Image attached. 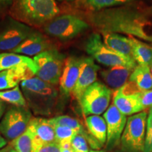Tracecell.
Here are the masks:
<instances>
[{"instance_id": "18", "label": "cell", "mask_w": 152, "mask_h": 152, "mask_svg": "<svg viewBox=\"0 0 152 152\" xmlns=\"http://www.w3.org/2000/svg\"><path fill=\"white\" fill-rule=\"evenodd\" d=\"M35 134V148L41 144L55 142L56 134L54 125L50 120L43 118H34L30 121Z\"/></svg>"}, {"instance_id": "25", "label": "cell", "mask_w": 152, "mask_h": 152, "mask_svg": "<svg viewBox=\"0 0 152 152\" xmlns=\"http://www.w3.org/2000/svg\"><path fill=\"white\" fill-rule=\"evenodd\" d=\"M0 99L14 106H28L24 95L19 86L11 90L0 91Z\"/></svg>"}, {"instance_id": "30", "label": "cell", "mask_w": 152, "mask_h": 152, "mask_svg": "<svg viewBox=\"0 0 152 152\" xmlns=\"http://www.w3.org/2000/svg\"><path fill=\"white\" fill-rule=\"evenodd\" d=\"M140 102L144 109L152 108V89L146 91H142L138 93Z\"/></svg>"}, {"instance_id": "33", "label": "cell", "mask_w": 152, "mask_h": 152, "mask_svg": "<svg viewBox=\"0 0 152 152\" xmlns=\"http://www.w3.org/2000/svg\"><path fill=\"white\" fill-rule=\"evenodd\" d=\"M14 0H0V7L4 8V7H9L12 5Z\"/></svg>"}, {"instance_id": "23", "label": "cell", "mask_w": 152, "mask_h": 152, "mask_svg": "<svg viewBox=\"0 0 152 152\" xmlns=\"http://www.w3.org/2000/svg\"><path fill=\"white\" fill-rule=\"evenodd\" d=\"M129 81L132 82L140 91L152 89V74L149 66L137 65L131 73Z\"/></svg>"}, {"instance_id": "2", "label": "cell", "mask_w": 152, "mask_h": 152, "mask_svg": "<svg viewBox=\"0 0 152 152\" xmlns=\"http://www.w3.org/2000/svg\"><path fill=\"white\" fill-rule=\"evenodd\" d=\"M59 8L55 0H14L11 17L28 26L40 27L58 16Z\"/></svg>"}, {"instance_id": "36", "label": "cell", "mask_w": 152, "mask_h": 152, "mask_svg": "<svg viewBox=\"0 0 152 152\" xmlns=\"http://www.w3.org/2000/svg\"><path fill=\"white\" fill-rule=\"evenodd\" d=\"M11 148H12V146H11V144H9V145L6 146V147H4L3 149H0V152H8Z\"/></svg>"}, {"instance_id": "21", "label": "cell", "mask_w": 152, "mask_h": 152, "mask_svg": "<svg viewBox=\"0 0 152 152\" xmlns=\"http://www.w3.org/2000/svg\"><path fill=\"white\" fill-rule=\"evenodd\" d=\"M130 37L132 47V57L138 65L151 66L152 64V47L137 38Z\"/></svg>"}, {"instance_id": "7", "label": "cell", "mask_w": 152, "mask_h": 152, "mask_svg": "<svg viewBox=\"0 0 152 152\" xmlns=\"http://www.w3.org/2000/svg\"><path fill=\"white\" fill-rule=\"evenodd\" d=\"M148 114L147 111L128 118L121 139L123 149L128 152H144Z\"/></svg>"}, {"instance_id": "1", "label": "cell", "mask_w": 152, "mask_h": 152, "mask_svg": "<svg viewBox=\"0 0 152 152\" xmlns=\"http://www.w3.org/2000/svg\"><path fill=\"white\" fill-rule=\"evenodd\" d=\"M149 11L135 5L121 6L94 11L92 24L101 33L125 34L152 43V20Z\"/></svg>"}, {"instance_id": "31", "label": "cell", "mask_w": 152, "mask_h": 152, "mask_svg": "<svg viewBox=\"0 0 152 152\" xmlns=\"http://www.w3.org/2000/svg\"><path fill=\"white\" fill-rule=\"evenodd\" d=\"M35 152H61V147L58 142L41 144L35 148Z\"/></svg>"}, {"instance_id": "6", "label": "cell", "mask_w": 152, "mask_h": 152, "mask_svg": "<svg viewBox=\"0 0 152 152\" xmlns=\"http://www.w3.org/2000/svg\"><path fill=\"white\" fill-rule=\"evenodd\" d=\"M33 60L36 77L55 86L59 83L66 61L64 54L52 49L34 56Z\"/></svg>"}, {"instance_id": "16", "label": "cell", "mask_w": 152, "mask_h": 152, "mask_svg": "<svg viewBox=\"0 0 152 152\" xmlns=\"http://www.w3.org/2000/svg\"><path fill=\"white\" fill-rule=\"evenodd\" d=\"M35 73L28 66H18L0 72V91L11 90L24 80L35 77Z\"/></svg>"}, {"instance_id": "14", "label": "cell", "mask_w": 152, "mask_h": 152, "mask_svg": "<svg viewBox=\"0 0 152 152\" xmlns=\"http://www.w3.org/2000/svg\"><path fill=\"white\" fill-rule=\"evenodd\" d=\"M52 49L51 44L43 34L34 30L33 33L11 52L26 56H35Z\"/></svg>"}, {"instance_id": "29", "label": "cell", "mask_w": 152, "mask_h": 152, "mask_svg": "<svg viewBox=\"0 0 152 152\" xmlns=\"http://www.w3.org/2000/svg\"><path fill=\"white\" fill-rule=\"evenodd\" d=\"M74 152H90L87 139L81 134H77L71 142Z\"/></svg>"}, {"instance_id": "12", "label": "cell", "mask_w": 152, "mask_h": 152, "mask_svg": "<svg viewBox=\"0 0 152 152\" xmlns=\"http://www.w3.org/2000/svg\"><path fill=\"white\" fill-rule=\"evenodd\" d=\"M99 71L100 67L95 64L92 57H83L78 79L72 92L75 99L78 102L80 101L85 91L96 81L97 73Z\"/></svg>"}, {"instance_id": "15", "label": "cell", "mask_w": 152, "mask_h": 152, "mask_svg": "<svg viewBox=\"0 0 152 152\" xmlns=\"http://www.w3.org/2000/svg\"><path fill=\"white\" fill-rule=\"evenodd\" d=\"M113 104L126 116L134 115L145 110L140 102L138 93L128 94L123 92L121 89L114 92Z\"/></svg>"}, {"instance_id": "20", "label": "cell", "mask_w": 152, "mask_h": 152, "mask_svg": "<svg viewBox=\"0 0 152 152\" xmlns=\"http://www.w3.org/2000/svg\"><path fill=\"white\" fill-rule=\"evenodd\" d=\"M18 66H28L35 75L36 66L33 58L14 52L0 54V72Z\"/></svg>"}, {"instance_id": "10", "label": "cell", "mask_w": 152, "mask_h": 152, "mask_svg": "<svg viewBox=\"0 0 152 152\" xmlns=\"http://www.w3.org/2000/svg\"><path fill=\"white\" fill-rule=\"evenodd\" d=\"M107 127V139L106 145L108 149H111L121 142V137L127 123V116L121 113L113 104H111L104 112Z\"/></svg>"}, {"instance_id": "32", "label": "cell", "mask_w": 152, "mask_h": 152, "mask_svg": "<svg viewBox=\"0 0 152 152\" xmlns=\"http://www.w3.org/2000/svg\"><path fill=\"white\" fill-rule=\"evenodd\" d=\"M61 152H74L71 146V142H65L59 144Z\"/></svg>"}, {"instance_id": "34", "label": "cell", "mask_w": 152, "mask_h": 152, "mask_svg": "<svg viewBox=\"0 0 152 152\" xmlns=\"http://www.w3.org/2000/svg\"><path fill=\"white\" fill-rule=\"evenodd\" d=\"M6 109V104L4 101L0 99V119L3 116Z\"/></svg>"}, {"instance_id": "24", "label": "cell", "mask_w": 152, "mask_h": 152, "mask_svg": "<svg viewBox=\"0 0 152 152\" xmlns=\"http://www.w3.org/2000/svg\"><path fill=\"white\" fill-rule=\"evenodd\" d=\"M10 144L18 152H35V134L33 125L30 123L26 130L12 140Z\"/></svg>"}, {"instance_id": "42", "label": "cell", "mask_w": 152, "mask_h": 152, "mask_svg": "<svg viewBox=\"0 0 152 152\" xmlns=\"http://www.w3.org/2000/svg\"><path fill=\"white\" fill-rule=\"evenodd\" d=\"M151 74H152V65L151 66Z\"/></svg>"}, {"instance_id": "26", "label": "cell", "mask_w": 152, "mask_h": 152, "mask_svg": "<svg viewBox=\"0 0 152 152\" xmlns=\"http://www.w3.org/2000/svg\"><path fill=\"white\" fill-rule=\"evenodd\" d=\"M87 8L94 11L120 7L130 2L128 0H83Z\"/></svg>"}, {"instance_id": "38", "label": "cell", "mask_w": 152, "mask_h": 152, "mask_svg": "<svg viewBox=\"0 0 152 152\" xmlns=\"http://www.w3.org/2000/svg\"><path fill=\"white\" fill-rule=\"evenodd\" d=\"M8 152H18V151H17L16 149H14V148L12 147V148H11V149L10 150H9V151Z\"/></svg>"}, {"instance_id": "28", "label": "cell", "mask_w": 152, "mask_h": 152, "mask_svg": "<svg viewBox=\"0 0 152 152\" xmlns=\"http://www.w3.org/2000/svg\"><path fill=\"white\" fill-rule=\"evenodd\" d=\"M144 152H152V108L150 109L147 116Z\"/></svg>"}, {"instance_id": "41", "label": "cell", "mask_w": 152, "mask_h": 152, "mask_svg": "<svg viewBox=\"0 0 152 152\" xmlns=\"http://www.w3.org/2000/svg\"><path fill=\"white\" fill-rule=\"evenodd\" d=\"M128 1H130H130H135V0H128Z\"/></svg>"}, {"instance_id": "3", "label": "cell", "mask_w": 152, "mask_h": 152, "mask_svg": "<svg viewBox=\"0 0 152 152\" xmlns=\"http://www.w3.org/2000/svg\"><path fill=\"white\" fill-rule=\"evenodd\" d=\"M20 88L27 106L34 113L49 115L52 113L58 98V91L55 85L35 76L22 81Z\"/></svg>"}, {"instance_id": "40", "label": "cell", "mask_w": 152, "mask_h": 152, "mask_svg": "<svg viewBox=\"0 0 152 152\" xmlns=\"http://www.w3.org/2000/svg\"><path fill=\"white\" fill-rule=\"evenodd\" d=\"M148 10H149V13H150V14H152V6H151V7H149V8L148 9Z\"/></svg>"}, {"instance_id": "17", "label": "cell", "mask_w": 152, "mask_h": 152, "mask_svg": "<svg viewBox=\"0 0 152 152\" xmlns=\"http://www.w3.org/2000/svg\"><path fill=\"white\" fill-rule=\"evenodd\" d=\"M133 70L124 66H113L100 71V75L110 89L117 90L128 83Z\"/></svg>"}, {"instance_id": "11", "label": "cell", "mask_w": 152, "mask_h": 152, "mask_svg": "<svg viewBox=\"0 0 152 152\" xmlns=\"http://www.w3.org/2000/svg\"><path fill=\"white\" fill-rule=\"evenodd\" d=\"M33 31L31 27L14 19L0 33V50L11 52Z\"/></svg>"}, {"instance_id": "5", "label": "cell", "mask_w": 152, "mask_h": 152, "mask_svg": "<svg viewBox=\"0 0 152 152\" xmlns=\"http://www.w3.org/2000/svg\"><path fill=\"white\" fill-rule=\"evenodd\" d=\"M90 25L80 17L74 14H63L43 26L47 35L60 41H68L84 33Z\"/></svg>"}, {"instance_id": "35", "label": "cell", "mask_w": 152, "mask_h": 152, "mask_svg": "<svg viewBox=\"0 0 152 152\" xmlns=\"http://www.w3.org/2000/svg\"><path fill=\"white\" fill-rule=\"evenodd\" d=\"M6 146H7V139H5L2 135L0 134V149H3Z\"/></svg>"}, {"instance_id": "22", "label": "cell", "mask_w": 152, "mask_h": 152, "mask_svg": "<svg viewBox=\"0 0 152 152\" xmlns=\"http://www.w3.org/2000/svg\"><path fill=\"white\" fill-rule=\"evenodd\" d=\"M88 132L102 145L106 144L107 139V127L104 117L100 115H89L85 119Z\"/></svg>"}, {"instance_id": "8", "label": "cell", "mask_w": 152, "mask_h": 152, "mask_svg": "<svg viewBox=\"0 0 152 152\" xmlns=\"http://www.w3.org/2000/svg\"><path fill=\"white\" fill-rule=\"evenodd\" d=\"M112 90L107 85L96 81L83 94L79 102L85 115H99L109 107Z\"/></svg>"}, {"instance_id": "13", "label": "cell", "mask_w": 152, "mask_h": 152, "mask_svg": "<svg viewBox=\"0 0 152 152\" xmlns=\"http://www.w3.org/2000/svg\"><path fill=\"white\" fill-rule=\"evenodd\" d=\"M83 61V57L72 56L66 58L59 81L60 91L63 94L68 96L73 92L78 79Z\"/></svg>"}, {"instance_id": "27", "label": "cell", "mask_w": 152, "mask_h": 152, "mask_svg": "<svg viewBox=\"0 0 152 152\" xmlns=\"http://www.w3.org/2000/svg\"><path fill=\"white\" fill-rule=\"evenodd\" d=\"M56 134V141L58 144L65 142H72L73 139L78 134L77 131L71 128L62 125H54Z\"/></svg>"}, {"instance_id": "19", "label": "cell", "mask_w": 152, "mask_h": 152, "mask_svg": "<svg viewBox=\"0 0 152 152\" xmlns=\"http://www.w3.org/2000/svg\"><path fill=\"white\" fill-rule=\"evenodd\" d=\"M104 42L110 49L123 56L132 57V47L130 37H125L121 34L104 32L101 33Z\"/></svg>"}, {"instance_id": "43", "label": "cell", "mask_w": 152, "mask_h": 152, "mask_svg": "<svg viewBox=\"0 0 152 152\" xmlns=\"http://www.w3.org/2000/svg\"><path fill=\"white\" fill-rule=\"evenodd\" d=\"M150 45H151V47H152V43H150Z\"/></svg>"}, {"instance_id": "37", "label": "cell", "mask_w": 152, "mask_h": 152, "mask_svg": "<svg viewBox=\"0 0 152 152\" xmlns=\"http://www.w3.org/2000/svg\"><path fill=\"white\" fill-rule=\"evenodd\" d=\"M56 1H61V2H68V3H70V2H72V1H75V0H56Z\"/></svg>"}, {"instance_id": "39", "label": "cell", "mask_w": 152, "mask_h": 152, "mask_svg": "<svg viewBox=\"0 0 152 152\" xmlns=\"http://www.w3.org/2000/svg\"><path fill=\"white\" fill-rule=\"evenodd\" d=\"M90 152H103V151H99V150H90Z\"/></svg>"}, {"instance_id": "4", "label": "cell", "mask_w": 152, "mask_h": 152, "mask_svg": "<svg viewBox=\"0 0 152 152\" xmlns=\"http://www.w3.org/2000/svg\"><path fill=\"white\" fill-rule=\"evenodd\" d=\"M85 50L93 59L108 67L124 66L134 70L137 66L134 58L118 54L106 45L99 33L89 36L85 43Z\"/></svg>"}, {"instance_id": "9", "label": "cell", "mask_w": 152, "mask_h": 152, "mask_svg": "<svg viewBox=\"0 0 152 152\" xmlns=\"http://www.w3.org/2000/svg\"><path fill=\"white\" fill-rule=\"evenodd\" d=\"M32 118L28 106H11L0 122V133L5 139L12 141L26 130Z\"/></svg>"}]
</instances>
